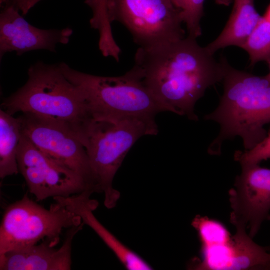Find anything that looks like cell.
Listing matches in <instances>:
<instances>
[{
	"label": "cell",
	"mask_w": 270,
	"mask_h": 270,
	"mask_svg": "<svg viewBox=\"0 0 270 270\" xmlns=\"http://www.w3.org/2000/svg\"><path fill=\"white\" fill-rule=\"evenodd\" d=\"M196 39L189 36L144 48L138 47L132 69L172 112L198 120L196 102L210 86L222 81L224 66Z\"/></svg>",
	"instance_id": "cell-1"
},
{
	"label": "cell",
	"mask_w": 270,
	"mask_h": 270,
	"mask_svg": "<svg viewBox=\"0 0 270 270\" xmlns=\"http://www.w3.org/2000/svg\"><path fill=\"white\" fill-rule=\"evenodd\" d=\"M221 59L223 93L217 108L204 118L220 126L208 148L212 155L220 154L224 142L236 136L242 138L245 150L252 149L266 136L264 126L270 122V82L266 76L238 70L224 57Z\"/></svg>",
	"instance_id": "cell-2"
},
{
	"label": "cell",
	"mask_w": 270,
	"mask_h": 270,
	"mask_svg": "<svg viewBox=\"0 0 270 270\" xmlns=\"http://www.w3.org/2000/svg\"><path fill=\"white\" fill-rule=\"evenodd\" d=\"M28 75L25 84L4 100L2 110L12 116L28 112L60 123L82 143L92 116L80 90L64 76L58 64L38 61L28 68Z\"/></svg>",
	"instance_id": "cell-3"
},
{
	"label": "cell",
	"mask_w": 270,
	"mask_h": 270,
	"mask_svg": "<svg viewBox=\"0 0 270 270\" xmlns=\"http://www.w3.org/2000/svg\"><path fill=\"white\" fill-rule=\"evenodd\" d=\"M158 131L156 122L137 117L92 115L83 144L97 192L104 193L106 207L114 208L120 198L112 182L130 149L141 136Z\"/></svg>",
	"instance_id": "cell-4"
},
{
	"label": "cell",
	"mask_w": 270,
	"mask_h": 270,
	"mask_svg": "<svg viewBox=\"0 0 270 270\" xmlns=\"http://www.w3.org/2000/svg\"><path fill=\"white\" fill-rule=\"evenodd\" d=\"M58 64L64 76L82 92L91 115L134 116L155 122L157 114L172 112L132 69L120 76H102L76 70L64 62Z\"/></svg>",
	"instance_id": "cell-5"
},
{
	"label": "cell",
	"mask_w": 270,
	"mask_h": 270,
	"mask_svg": "<svg viewBox=\"0 0 270 270\" xmlns=\"http://www.w3.org/2000/svg\"><path fill=\"white\" fill-rule=\"evenodd\" d=\"M82 223L79 216L65 206L56 202L48 210L26 194L4 212L0 226V255L36 244L44 238L59 241L64 228Z\"/></svg>",
	"instance_id": "cell-6"
},
{
	"label": "cell",
	"mask_w": 270,
	"mask_h": 270,
	"mask_svg": "<svg viewBox=\"0 0 270 270\" xmlns=\"http://www.w3.org/2000/svg\"><path fill=\"white\" fill-rule=\"evenodd\" d=\"M108 12L111 23L126 27L140 48L185 38L181 12L171 0H108Z\"/></svg>",
	"instance_id": "cell-7"
},
{
	"label": "cell",
	"mask_w": 270,
	"mask_h": 270,
	"mask_svg": "<svg viewBox=\"0 0 270 270\" xmlns=\"http://www.w3.org/2000/svg\"><path fill=\"white\" fill-rule=\"evenodd\" d=\"M21 132L40 151L79 175L94 192V177L84 146L66 126L28 112L17 117Z\"/></svg>",
	"instance_id": "cell-8"
},
{
	"label": "cell",
	"mask_w": 270,
	"mask_h": 270,
	"mask_svg": "<svg viewBox=\"0 0 270 270\" xmlns=\"http://www.w3.org/2000/svg\"><path fill=\"white\" fill-rule=\"evenodd\" d=\"M16 159L19 172L38 201L94 192L79 175L44 154L22 132Z\"/></svg>",
	"instance_id": "cell-9"
},
{
	"label": "cell",
	"mask_w": 270,
	"mask_h": 270,
	"mask_svg": "<svg viewBox=\"0 0 270 270\" xmlns=\"http://www.w3.org/2000/svg\"><path fill=\"white\" fill-rule=\"evenodd\" d=\"M229 191L230 222L248 228L252 238L270 218V169L258 164L242 166Z\"/></svg>",
	"instance_id": "cell-10"
},
{
	"label": "cell",
	"mask_w": 270,
	"mask_h": 270,
	"mask_svg": "<svg viewBox=\"0 0 270 270\" xmlns=\"http://www.w3.org/2000/svg\"><path fill=\"white\" fill-rule=\"evenodd\" d=\"M0 13V60L7 52L16 55L36 50L56 52L58 44L69 42L73 30L41 29L27 22L20 12L12 6H1Z\"/></svg>",
	"instance_id": "cell-11"
},
{
	"label": "cell",
	"mask_w": 270,
	"mask_h": 270,
	"mask_svg": "<svg viewBox=\"0 0 270 270\" xmlns=\"http://www.w3.org/2000/svg\"><path fill=\"white\" fill-rule=\"evenodd\" d=\"M236 233L220 244L200 247V259L196 270H256L270 268V253L255 243L245 227L236 226Z\"/></svg>",
	"instance_id": "cell-12"
},
{
	"label": "cell",
	"mask_w": 270,
	"mask_h": 270,
	"mask_svg": "<svg viewBox=\"0 0 270 270\" xmlns=\"http://www.w3.org/2000/svg\"><path fill=\"white\" fill-rule=\"evenodd\" d=\"M80 226L71 228L62 246L58 242L46 240L35 244L9 251L0 255V270H69L71 268L72 243L76 234L82 228Z\"/></svg>",
	"instance_id": "cell-13"
},
{
	"label": "cell",
	"mask_w": 270,
	"mask_h": 270,
	"mask_svg": "<svg viewBox=\"0 0 270 270\" xmlns=\"http://www.w3.org/2000/svg\"><path fill=\"white\" fill-rule=\"evenodd\" d=\"M92 192L86 190L68 197L54 198L56 202L79 216L82 222L90 227L114 252L126 268L148 270L152 267L140 256L122 244L96 219L92 212L98 202L90 198Z\"/></svg>",
	"instance_id": "cell-14"
},
{
	"label": "cell",
	"mask_w": 270,
	"mask_h": 270,
	"mask_svg": "<svg viewBox=\"0 0 270 270\" xmlns=\"http://www.w3.org/2000/svg\"><path fill=\"white\" fill-rule=\"evenodd\" d=\"M231 14L224 29L206 47L212 54L230 46L242 48L262 18L256 12L254 0H234Z\"/></svg>",
	"instance_id": "cell-15"
},
{
	"label": "cell",
	"mask_w": 270,
	"mask_h": 270,
	"mask_svg": "<svg viewBox=\"0 0 270 270\" xmlns=\"http://www.w3.org/2000/svg\"><path fill=\"white\" fill-rule=\"evenodd\" d=\"M21 136L20 122L0 110V178L16 174L19 172L16 155Z\"/></svg>",
	"instance_id": "cell-16"
},
{
	"label": "cell",
	"mask_w": 270,
	"mask_h": 270,
	"mask_svg": "<svg viewBox=\"0 0 270 270\" xmlns=\"http://www.w3.org/2000/svg\"><path fill=\"white\" fill-rule=\"evenodd\" d=\"M249 56L250 66L270 58V22L264 16L241 48Z\"/></svg>",
	"instance_id": "cell-17"
},
{
	"label": "cell",
	"mask_w": 270,
	"mask_h": 270,
	"mask_svg": "<svg viewBox=\"0 0 270 270\" xmlns=\"http://www.w3.org/2000/svg\"><path fill=\"white\" fill-rule=\"evenodd\" d=\"M196 230L200 247H208L226 242L232 235L220 222L206 216H196L192 222Z\"/></svg>",
	"instance_id": "cell-18"
},
{
	"label": "cell",
	"mask_w": 270,
	"mask_h": 270,
	"mask_svg": "<svg viewBox=\"0 0 270 270\" xmlns=\"http://www.w3.org/2000/svg\"><path fill=\"white\" fill-rule=\"evenodd\" d=\"M180 10L188 36L196 39L202 34L200 20L204 15V0H171Z\"/></svg>",
	"instance_id": "cell-19"
},
{
	"label": "cell",
	"mask_w": 270,
	"mask_h": 270,
	"mask_svg": "<svg viewBox=\"0 0 270 270\" xmlns=\"http://www.w3.org/2000/svg\"><path fill=\"white\" fill-rule=\"evenodd\" d=\"M108 0H94L90 6L92 10V17L90 20L92 28L98 30L99 40L102 42H108L114 38L111 22L110 20L108 3Z\"/></svg>",
	"instance_id": "cell-20"
},
{
	"label": "cell",
	"mask_w": 270,
	"mask_h": 270,
	"mask_svg": "<svg viewBox=\"0 0 270 270\" xmlns=\"http://www.w3.org/2000/svg\"><path fill=\"white\" fill-rule=\"evenodd\" d=\"M234 159L242 166L259 164L262 160L270 158V132L258 144L250 150H237Z\"/></svg>",
	"instance_id": "cell-21"
},
{
	"label": "cell",
	"mask_w": 270,
	"mask_h": 270,
	"mask_svg": "<svg viewBox=\"0 0 270 270\" xmlns=\"http://www.w3.org/2000/svg\"><path fill=\"white\" fill-rule=\"evenodd\" d=\"M40 0H17L14 7L25 15Z\"/></svg>",
	"instance_id": "cell-22"
},
{
	"label": "cell",
	"mask_w": 270,
	"mask_h": 270,
	"mask_svg": "<svg viewBox=\"0 0 270 270\" xmlns=\"http://www.w3.org/2000/svg\"><path fill=\"white\" fill-rule=\"evenodd\" d=\"M17 0H0L1 6H14Z\"/></svg>",
	"instance_id": "cell-23"
},
{
	"label": "cell",
	"mask_w": 270,
	"mask_h": 270,
	"mask_svg": "<svg viewBox=\"0 0 270 270\" xmlns=\"http://www.w3.org/2000/svg\"><path fill=\"white\" fill-rule=\"evenodd\" d=\"M234 0H215L216 2L218 4L228 6L233 2Z\"/></svg>",
	"instance_id": "cell-24"
},
{
	"label": "cell",
	"mask_w": 270,
	"mask_h": 270,
	"mask_svg": "<svg viewBox=\"0 0 270 270\" xmlns=\"http://www.w3.org/2000/svg\"><path fill=\"white\" fill-rule=\"evenodd\" d=\"M264 16L270 22V4L268 6L266 12Z\"/></svg>",
	"instance_id": "cell-25"
},
{
	"label": "cell",
	"mask_w": 270,
	"mask_h": 270,
	"mask_svg": "<svg viewBox=\"0 0 270 270\" xmlns=\"http://www.w3.org/2000/svg\"><path fill=\"white\" fill-rule=\"evenodd\" d=\"M266 62H268V66H269V68H270V72L269 73L266 75V77L267 78L268 80L270 82V58L268 59Z\"/></svg>",
	"instance_id": "cell-26"
},
{
	"label": "cell",
	"mask_w": 270,
	"mask_h": 270,
	"mask_svg": "<svg viewBox=\"0 0 270 270\" xmlns=\"http://www.w3.org/2000/svg\"><path fill=\"white\" fill-rule=\"evenodd\" d=\"M94 0H85L84 2L88 6H90L92 4Z\"/></svg>",
	"instance_id": "cell-27"
},
{
	"label": "cell",
	"mask_w": 270,
	"mask_h": 270,
	"mask_svg": "<svg viewBox=\"0 0 270 270\" xmlns=\"http://www.w3.org/2000/svg\"></svg>",
	"instance_id": "cell-28"
}]
</instances>
